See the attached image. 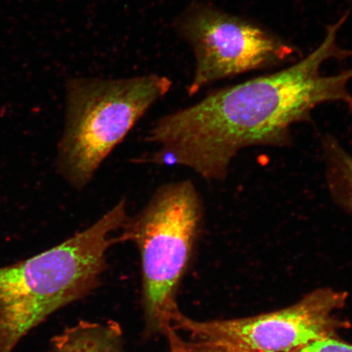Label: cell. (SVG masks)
I'll use <instances>...</instances> for the list:
<instances>
[{"label": "cell", "instance_id": "cell-1", "mask_svg": "<svg viewBox=\"0 0 352 352\" xmlns=\"http://www.w3.org/2000/svg\"><path fill=\"white\" fill-rule=\"evenodd\" d=\"M350 12L328 25L319 45L288 67L219 88L160 118L145 139L157 146L145 162L182 166L209 182H223L241 151L292 144V127L310 122L320 105L340 103L352 110V67L331 76L321 72L328 61L352 56L338 41Z\"/></svg>", "mask_w": 352, "mask_h": 352}, {"label": "cell", "instance_id": "cell-2", "mask_svg": "<svg viewBox=\"0 0 352 352\" xmlns=\"http://www.w3.org/2000/svg\"><path fill=\"white\" fill-rule=\"evenodd\" d=\"M124 197L87 230L32 257L0 266V352L19 343L61 308L98 287L107 255L120 243Z\"/></svg>", "mask_w": 352, "mask_h": 352}, {"label": "cell", "instance_id": "cell-3", "mask_svg": "<svg viewBox=\"0 0 352 352\" xmlns=\"http://www.w3.org/2000/svg\"><path fill=\"white\" fill-rule=\"evenodd\" d=\"M169 78H73L66 83L65 122L56 171L80 191L148 110L168 94Z\"/></svg>", "mask_w": 352, "mask_h": 352}, {"label": "cell", "instance_id": "cell-4", "mask_svg": "<svg viewBox=\"0 0 352 352\" xmlns=\"http://www.w3.org/2000/svg\"><path fill=\"white\" fill-rule=\"evenodd\" d=\"M204 202L191 180L162 184L151 200L127 217L118 239L138 248L148 327L166 336L179 311L176 293L204 228Z\"/></svg>", "mask_w": 352, "mask_h": 352}, {"label": "cell", "instance_id": "cell-5", "mask_svg": "<svg viewBox=\"0 0 352 352\" xmlns=\"http://www.w3.org/2000/svg\"><path fill=\"white\" fill-rule=\"evenodd\" d=\"M346 294L322 288L292 306L245 318L198 321L178 311L174 331L188 336L192 352H294L329 338L346 327L338 318Z\"/></svg>", "mask_w": 352, "mask_h": 352}, {"label": "cell", "instance_id": "cell-6", "mask_svg": "<svg viewBox=\"0 0 352 352\" xmlns=\"http://www.w3.org/2000/svg\"><path fill=\"white\" fill-rule=\"evenodd\" d=\"M174 26L195 56L188 96L223 79L292 64L302 57L296 46L263 26L199 0L180 13Z\"/></svg>", "mask_w": 352, "mask_h": 352}, {"label": "cell", "instance_id": "cell-7", "mask_svg": "<svg viewBox=\"0 0 352 352\" xmlns=\"http://www.w3.org/2000/svg\"><path fill=\"white\" fill-rule=\"evenodd\" d=\"M47 352H125L120 325L80 320L51 340Z\"/></svg>", "mask_w": 352, "mask_h": 352}, {"label": "cell", "instance_id": "cell-8", "mask_svg": "<svg viewBox=\"0 0 352 352\" xmlns=\"http://www.w3.org/2000/svg\"><path fill=\"white\" fill-rule=\"evenodd\" d=\"M321 151L329 195L352 217V154L330 134L321 138Z\"/></svg>", "mask_w": 352, "mask_h": 352}, {"label": "cell", "instance_id": "cell-9", "mask_svg": "<svg viewBox=\"0 0 352 352\" xmlns=\"http://www.w3.org/2000/svg\"><path fill=\"white\" fill-rule=\"evenodd\" d=\"M294 352H352V344L338 340V338H329L311 342Z\"/></svg>", "mask_w": 352, "mask_h": 352}, {"label": "cell", "instance_id": "cell-10", "mask_svg": "<svg viewBox=\"0 0 352 352\" xmlns=\"http://www.w3.org/2000/svg\"><path fill=\"white\" fill-rule=\"evenodd\" d=\"M169 341V352H192L188 349L183 338L177 332H173L166 336Z\"/></svg>", "mask_w": 352, "mask_h": 352}, {"label": "cell", "instance_id": "cell-11", "mask_svg": "<svg viewBox=\"0 0 352 352\" xmlns=\"http://www.w3.org/2000/svg\"><path fill=\"white\" fill-rule=\"evenodd\" d=\"M346 1L349 2V3H351L352 6V0H346Z\"/></svg>", "mask_w": 352, "mask_h": 352}]
</instances>
